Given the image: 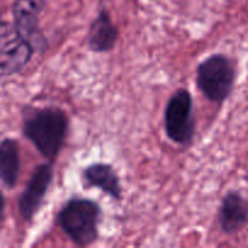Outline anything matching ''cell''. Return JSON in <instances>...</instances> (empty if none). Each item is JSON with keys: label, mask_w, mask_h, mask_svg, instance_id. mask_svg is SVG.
<instances>
[{"label": "cell", "mask_w": 248, "mask_h": 248, "mask_svg": "<svg viewBox=\"0 0 248 248\" xmlns=\"http://www.w3.org/2000/svg\"><path fill=\"white\" fill-rule=\"evenodd\" d=\"M69 127L67 113L58 107H27L22 132L47 161L53 162L65 142Z\"/></svg>", "instance_id": "6da1fadb"}, {"label": "cell", "mask_w": 248, "mask_h": 248, "mask_svg": "<svg viewBox=\"0 0 248 248\" xmlns=\"http://www.w3.org/2000/svg\"><path fill=\"white\" fill-rule=\"evenodd\" d=\"M102 208L87 198H72L62 206L57 223L62 232L78 246H90L97 241Z\"/></svg>", "instance_id": "7a4b0ae2"}, {"label": "cell", "mask_w": 248, "mask_h": 248, "mask_svg": "<svg viewBox=\"0 0 248 248\" xmlns=\"http://www.w3.org/2000/svg\"><path fill=\"white\" fill-rule=\"evenodd\" d=\"M236 70L232 60L223 53H215L200 62L196 69V85L212 103L228 99L234 89Z\"/></svg>", "instance_id": "3957f363"}, {"label": "cell", "mask_w": 248, "mask_h": 248, "mask_svg": "<svg viewBox=\"0 0 248 248\" xmlns=\"http://www.w3.org/2000/svg\"><path fill=\"white\" fill-rule=\"evenodd\" d=\"M194 101L190 91L178 89L170 97L164 113V127L166 136L173 143L188 145L195 136Z\"/></svg>", "instance_id": "277c9868"}, {"label": "cell", "mask_w": 248, "mask_h": 248, "mask_svg": "<svg viewBox=\"0 0 248 248\" xmlns=\"http://www.w3.org/2000/svg\"><path fill=\"white\" fill-rule=\"evenodd\" d=\"M35 46L14 23L4 21L0 33V64L2 77H11L21 72L29 63Z\"/></svg>", "instance_id": "5b68a950"}, {"label": "cell", "mask_w": 248, "mask_h": 248, "mask_svg": "<svg viewBox=\"0 0 248 248\" xmlns=\"http://www.w3.org/2000/svg\"><path fill=\"white\" fill-rule=\"evenodd\" d=\"M52 179V165L45 162L35 167L26 188L18 198L19 215L26 222H31L40 211Z\"/></svg>", "instance_id": "8992f818"}, {"label": "cell", "mask_w": 248, "mask_h": 248, "mask_svg": "<svg viewBox=\"0 0 248 248\" xmlns=\"http://www.w3.org/2000/svg\"><path fill=\"white\" fill-rule=\"evenodd\" d=\"M45 6V0H16L12 5V17L17 29L33 43L35 50L46 47V40L39 31V16Z\"/></svg>", "instance_id": "52a82bcc"}, {"label": "cell", "mask_w": 248, "mask_h": 248, "mask_svg": "<svg viewBox=\"0 0 248 248\" xmlns=\"http://www.w3.org/2000/svg\"><path fill=\"white\" fill-rule=\"evenodd\" d=\"M218 222L223 232L235 234L248 223V201L237 191L223 196L218 211Z\"/></svg>", "instance_id": "ba28073f"}, {"label": "cell", "mask_w": 248, "mask_h": 248, "mask_svg": "<svg viewBox=\"0 0 248 248\" xmlns=\"http://www.w3.org/2000/svg\"><path fill=\"white\" fill-rule=\"evenodd\" d=\"M119 38V31L111 21L108 10L101 9L87 31V46L92 52L104 53L113 50Z\"/></svg>", "instance_id": "9c48e42d"}, {"label": "cell", "mask_w": 248, "mask_h": 248, "mask_svg": "<svg viewBox=\"0 0 248 248\" xmlns=\"http://www.w3.org/2000/svg\"><path fill=\"white\" fill-rule=\"evenodd\" d=\"M82 179L89 188H98L113 200H121L120 178L113 166L104 162H94L82 170Z\"/></svg>", "instance_id": "30bf717a"}, {"label": "cell", "mask_w": 248, "mask_h": 248, "mask_svg": "<svg viewBox=\"0 0 248 248\" xmlns=\"http://www.w3.org/2000/svg\"><path fill=\"white\" fill-rule=\"evenodd\" d=\"M19 166L18 142L15 138H4L0 145V177L2 186L9 190L16 186Z\"/></svg>", "instance_id": "8fae6325"}]
</instances>
